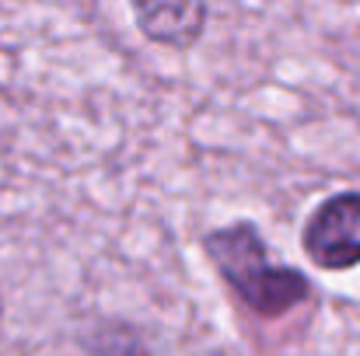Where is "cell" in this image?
Wrapping results in <instances>:
<instances>
[{
    "label": "cell",
    "mask_w": 360,
    "mask_h": 356,
    "mask_svg": "<svg viewBox=\"0 0 360 356\" xmlns=\"http://www.w3.org/2000/svg\"><path fill=\"white\" fill-rule=\"evenodd\" d=\"M200 248L228 294L259 322H283L315 297L308 272L273 258L269 241L248 217L203 231Z\"/></svg>",
    "instance_id": "6da1fadb"
},
{
    "label": "cell",
    "mask_w": 360,
    "mask_h": 356,
    "mask_svg": "<svg viewBox=\"0 0 360 356\" xmlns=\"http://www.w3.org/2000/svg\"><path fill=\"white\" fill-rule=\"evenodd\" d=\"M301 251L322 272L360 265V189H340L311 206L301 224Z\"/></svg>",
    "instance_id": "7a4b0ae2"
},
{
    "label": "cell",
    "mask_w": 360,
    "mask_h": 356,
    "mask_svg": "<svg viewBox=\"0 0 360 356\" xmlns=\"http://www.w3.org/2000/svg\"><path fill=\"white\" fill-rule=\"evenodd\" d=\"M136 32L165 49L186 53L193 49L210 25V4L203 0H175V4H158V0H133L129 4Z\"/></svg>",
    "instance_id": "3957f363"
},
{
    "label": "cell",
    "mask_w": 360,
    "mask_h": 356,
    "mask_svg": "<svg viewBox=\"0 0 360 356\" xmlns=\"http://www.w3.org/2000/svg\"><path fill=\"white\" fill-rule=\"evenodd\" d=\"M77 350L84 356H161L154 332L120 315L91 318L77 332Z\"/></svg>",
    "instance_id": "277c9868"
},
{
    "label": "cell",
    "mask_w": 360,
    "mask_h": 356,
    "mask_svg": "<svg viewBox=\"0 0 360 356\" xmlns=\"http://www.w3.org/2000/svg\"><path fill=\"white\" fill-rule=\"evenodd\" d=\"M0 332H4V297H0Z\"/></svg>",
    "instance_id": "5b68a950"
}]
</instances>
